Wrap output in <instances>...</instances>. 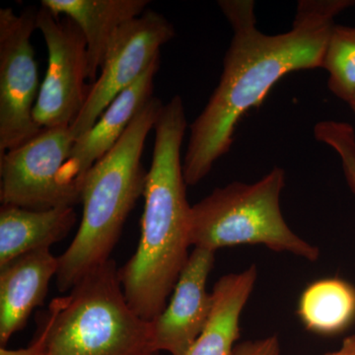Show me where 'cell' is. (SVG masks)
<instances>
[{
    "instance_id": "cell-16",
    "label": "cell",
    "mask_w": 355,
    "mask_h": 355,
    "mask_svg": "<svg viewBox=\"0 0 355 355\" xmlns=\"http://www.w3.org/2000/svg\"><path fill=\"white\" fill-rule=\"evenodd\" d=\"M297 315L306 330L335 336L355 319V288L340 279H324L306 287L298 301Z\"/></svg>"
},
{
    "instance_id": "cell-13",
    "label": "cell",
    "mask_w": 355,
    "mask_h": 355,
    "mask_svg": "<svg viewBox=\"0 0 355 355\" xmlns=\"http://www.w3.org/2000/svg\"><path fill=\"white\" fill-rule=\"evenodd\" d=\"M148 0H43L53 15L73 20L81 30L88 53V81L97 80L105 58L119 30L146 12Z\"/></svg>"
},
{
    "instance_id": "cell-6",
    "label": "cell",
    "mask_w": 355,
    "mask_h": 355,
    "mask_svg": "<svg viewBox=\"0 0 355 355\" xmlns=\"http://www.w3.org/2000/svg\"><path fill=\"white\" fill-rule=\"evenodd\" d=\"M73 144L70 127L43 128L0 156L2 205L46 210L81 202L80 189L60 178Z\"/></svg>"
},
{
    "instance_id": "cell-19",
    "label": "cell",
    "mask_w": 355,
    "mask_h": 355,
    "mask_svg": "<svg viewBox=\"0 0 355 355\" xmlns=\"http://www.w3.org/2000/svg\"><path fill=\"white\" fill-rule=\"evenodd\" d=\"M231 355H280L279 338L270 336L261 340L238 343Z\"/></svg>"
},
{
    "instance_id": "cell-17",
    "label": "cell",
    "mask_w": 355,
    "mask_h": 355,
    "mask_svg": "<svg viewBox=\"0 0 355 355\" xmlns=\"http://www.w3.org/2000/svg\"><path fill=\"white\" fill-rule=\"evenodd\" d=\"M322 69L328 72L331 93L349 104L355 97V26H334Z\"/></svg>"
},
{
    "instance_id": "cell-1",
    "label": "cell",
    "mask_w": 355,
    "mask_h": 355,
    "mask_svg": "<svg viewBox=\"0 0 355 355\" xmlns=\"http://www.w3.org/2000/svg\"><path fill=\"white\" fill-rule=\"evenodd\" d=\"M354 4V0H301L291 29L268 35L257 26L254 1H218L233 37L218 86L190 125L183 161L187 186H196L209 174L232 146L243 116L260 106L282 77L299 70L322 69L335 18Z\"/></svg>"
},
{
    "instance_id": "cell-15",
    "label": "cell",
    "mask_w": 355,
    "mask_h": 355,
    "mask_svg": "<svg viewBox=\"0 0 355 355\" xmlns=\"http://www.w3.org/2000/svg\"><path fill=\"white\" fill-rule=\"evenodd\" d=\"M258 279L256 266L223 275L212 291L209 323L188 355H231L240 338V319Z\"/></svg>"
},
{
    "instance_id": "cell-18",
    "label": "cell",
    "mask_w": 355,
    "mask_h": 355,
    "mask_svg": "<svg viewBox=\"0 0 355 355\" xmlns=\"http://www.w3.org/2000/svg\"><path fill=\"white\" fill-rule=\"evenodd\" d=\"M315 137L335 149L342 160L343 173L355 193V132L347 123L323 121L315 130Z\"/></svg>"
},
{
    "instance_id": "cell-21",
    "label": "cell",
    "mask_w": 355,
    "mask_h": 355,
    "mask_svg": "<svg viewBox=\"0 0 355 355\" xmlns=\"http://www.w3.org/2000/svg\"><path fill=\"white\" fill-rule=\"evenodd\" d=\"M349 105L350 109H352V111H354L355 113V97L354 98V99L352 100V101H350L349 103Z\"/></svg>"
},
{
    "instance_id": "cell-10",
    "label": "cell",
    "mask_w": 355,
    "mask_h": 355,
    "mask_svg": "<svg viewBox=\"0 0 355 355\" xmlns=\"http://www.w3.org/2000/svg\"><path fill=\"white\" fill-rule=\"evenodd\" d=\"M216 252L195 248L182 270L169 304L154 321L153 333L159 352L188 355L209 323L214 297L207 282Z\"/></svg>"
},
{
    "instance_id": "cell-20",
    "label": "cell",
    "mask_w": 355,
    "mask_h": 355,
    "mask_svg": "<svg viewBox=\"0 0 355 355\" xmlns=\"http://www.w3.org/2000/svg\"><path fill=\"white\" fill-rule=\"evenodd\" d=\"M326 355H355V335L345 338L340 349Z\"/></svg>"
},
{
    "instance_id": "cell-5",
    "label": "cell",
    "mask_w": 355,
    "mask_h": 355,
    "mask_svg": "<svg viewBox=\"0 0 355 355\" xmlns=\"http://www.w3.org/2000/svg\"><path fill=\"white\" fill-rule=\"evenodd\" d=\"M286 172L273 168L254 184L234 182L216 188L191 211V246L216 252L224 247L261 245L309 261L320 249L291 230L280 209Z\"/></svg>"
},
{
    "instance_id": "cell-8",
    "label": "cell",
    "mask_w": 355,
    "mask_h": 355,
    "mask_svg": "<svg viewBox=\"0 0 355 355\" xmlns=\"http://www.w3.org/2000/svg\"><path fill=\"white\" fill-rule=\"evenodd\" d=\"M37 29L48 48V69L35 104L33 116L41 128L70 127L87 100V42L73 20L60 19L42 7Z\"/></svg>"
},
{
    "instance_id": "cell-9",
    "label": "cell",
    "mask_w": 355,
    "mask_h": 355,
    "mask_svg": "<svg viewBox=\"0 0 355 355\" xmlns=\"http://www.w3.org/2000/svg\"><path fill=\"white\" fill-rule=\"evenodd\" d=\"M174 37L172 23L151 9L119 30L99 77L90 86L83 111L70 125L74 142L95 125L116 96L132 86L154 60L160 57L161 46Z\"/></svg>"
},
{
    "instance_id": "cell-14",
    "label": "cell",
    "mask_w": 355,
    "mask_h": 355,
    "mask_svg": "<svg viewBox=\"0 0 355 355\" xmlns=\"http://www.w3.org/2000/svg\"><path fill=\"white\" fill-rule=\"evenodd\" d=\"M74 207L31 210L2 205L0 209V268L30 252L50 249L74 227Z\"/></svg>"
},
{
    "instance_id": "cell-11",
    "label": "cell",
    "mask_w": 355,
    "mask_h": 355,
    "mask_svg": "<svg viewBox=\"0 0 355 355\" xmlns=\"http://www.w3.org/2000/svg\"><path fill=\"white\" fill-rule=\"evenodd\" d=\"M159 67L160 57L132 86L116 96L95 125L76 140L60 174L64 184L80 189L84 175L118 144L135 116L153 97L154 78Z\"/></svg>"
},
{
    "instance_id": "cell-3",
    "label": "cell",
    "mask_w": 355,
    "mask_h": 355,
    "mask_svg": "<svg viewBox=\"0 0 355 355\" xmlns=\"http://www.w3.org/2000/svg\"><path fill=\"white\" fill-rule=\"evenodd\" d=\"M164 104L153 97L123 137L80 182L83 214L76 237L58 258L57 286L71 291L88 272L106 263L135 203L144 196L147 172L141 163L147 137Z\"/></svg>"
},
{
    "instance_id": "cell-2",
    "label": "cell",
    "mask_w": 355,
    "mask_h": 355,
    "mask_svg": "<svg viewBox=\"0 0 355 355\" xmlns=\"http://www.w3.org/2000/svg\"><path fill=\"white\" fill-rule=\"evenodd\" d=\"M188 128L179 95L164 105L144 188L141 233L135 254L119 268L132 309L153 322L163 312L189 260L191 207L187 198L182 144Z\"/></svg>"
},
{
    "instance_id": "cell-12",
    "label": "cell",
    "mask_w": 355,
    "mask_h": 355,
    "mask_svg": "<svg viewBox=\"0 0 355 355\" xmlns=\"http://www.w3.org/2000/svg\"><path fill=\"white\" fill-rule=\"evenodd\" d=\"M58 258L50 249L30 252L0 268V343L25 328L34 310L43 305Z\"/></svg>"
},
{
    "instance_id": "cell-4",
    "label": "cell",
    "mask_w": 355,
    "mask_h": 355,
    "mask_svg": "<svg viewBox=\"0 0 355 355\" xmlns=\"http://www.w3.org/2000/svg\"><path fill=\"white\" fill-rule=\"evenodd\" d=\"M31 345L16 355H159L153 322L128 305L116 261L88 272L37 316Z\"/></svg>"
},
{
    "instance_id": "cell-7",
    "label": "cell",
    "mask_w": 355,
    "mask_h": 355,
    "mask_svg": "<svg viewBox=\"0 0 355 355\" xmlns=\"http://www.w3.org/2000/svg\"><path fill=\"white\" fill-rule=\"evenodd\" d=\"M37 12L0 9V156L43 128L33 116L39 95L38 65L31 43Z\"/></svg>"
}]
</instances>
